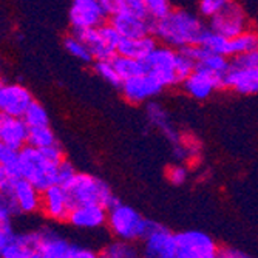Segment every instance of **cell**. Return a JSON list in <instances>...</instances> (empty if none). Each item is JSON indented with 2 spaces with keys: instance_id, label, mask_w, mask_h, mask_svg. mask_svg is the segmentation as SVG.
<instances>
[{
  "instance_id": "6da1fadb",
  "label": "cell",
  "mask_w": 258,
  "mask_h": 258,
  "mask_svg": "<svg viewBox=\"0 0 258 258\" xmlns=\"http://www.w3.org/2000/svg\"><path fill=\"white\" fill-rule=\"evenodd\" d=\"M206 30L201 17L185 10H172L167 16L153 22V36L156 40L175 50L200 45Z\"/></svg>"
},
{
  "instance_id": "7a4b0ae2",
  "label": "cell",
  "mask_w": 258,
  "mask_h": 258,
  "mask_svg": "<svg viewBox=\"0 0 258 258\" xmlns=\"http://www.w3.org/2000/svg\"><path fill=\"white\" fill-rule=\"evenodd\" d=\"M63 158V150L59 144L45 149L27 144L19 150L20 176L43 192L53 184H57V167Z\"/></svg>"
},
{
  "instance_id": "3957f363",
  "label": "cell",
  "mask_w": 258,
  "mask_h": 258,
  "mask_svg": "<svg viewBox=\"0 0 258 258\" xmlns=\"http://www.w3.org/2000/svg\"><path fill=\"white\" fill-rule=\"evenodd\" d=\"M65 189L73 203V207L81 204H102L108 209L118 201L111 187L104 179L90 173L78 172L72 181L65 184Z\"/></svg>"
},
{
  "instance_id": "277c9868",
  "label": "cell",
  "mask_w": 258,
  "mask_h": 258,
  "mask_svg": "<svg viewBox=\"0 0 258 258\" xmlns=\"http://www.w3.org/2000/svg\"><path fill=\"white\" fill-rule=\"evenodd\" d=\"M107 226L116 238L127 241H141L149 226V220L130 206L116 201L108 207Z\"/></svg>"
},
{
  "instance_id": "5b68a950",
  "label": "cell",
  "mask_w": 258,
  "mask_h": 258,
  "mask_svg": "<svg viewBox=\"0 0 258 258\" xmlns=\"http://www.w3.org/2000/svg\"><path fill=\"white\" fill-rule=\"evenodd\" d=\"M39 258H95L99 253L87 246L68 241L51 229H40Z\"/></svg>"
},
{
  "instance_id": "8992f818",
  "label": "cell",
  "mask_w": 258,
  "mask_h": 258,
  "mask_svg": "<svg viewBox=\"0 0 258 258\" xmlns=\"http://www.w3.org/2000/svg\"><path fill=\"white\" fill-rule=\"evenodd\" d=\"M176 53L178 50L161 43L143 60L146 73L153 75L166 88L179 84L176 76Z\"/></svg>"
},
{
  "instance_id": "52a82bcc",
  "label": "cell",
  "mask_w": 258,
  "mask_h": 258,
  "mask_svg": "<svg viewBox=\"0 0 258 258\" xmlns=\"http://www.w3.org/2000/svg\"><path fill=\"white\" fill-rule=\"evenodd\" d=\"M176 258H215L220 247L217 241L206 232L184 230L175 233Z\"/></svg>"
},
{
  "instance_id": "ba28073f",
  "label": "cell",
  "mask_w": 258,
  "mask_h": 258,
  "mask_svg": "<svg viewBox=\"0 0 258 258\" xmlns=\"http://www.w3.org/2000/svg\"><path fill=\"white\" fill-rule=\"evenodd\" d=\"M143 255L149 258H176V238L166 226L149 220L143 237Z\"/></svg>"
},
{
  "instance_id": "9c48e42d",
  "label": "cell",
  "mask_w": 258,
  "mask_h": 258,
  "mask_svg": "<svg viewBox=\"0 0 258 258\" xmlns=\"http://www.w3.org/2000/svg\"><path fill=\"white\" fill-rule=\"evenodd\" d=\"M209 28L226 37H235L247 30V16L241 5L230 2L209 19Z\"/></svg>"
},
{
  "instance_id": "30bf717a",
  "label": "cell",
  "mask_w": 258,
  "mask_h": 258,
  "mask_svg": "<svg viewBox=\"0 0 258 258\" xmlns=\"http://www.w3.org/2000/svg\"><path fill=\"white\" fill-rule=\"evenodd\" d=\"M166 88L153 75L150 73H141L133 78L124 79L121 85V93L130 104H143L155 96Z\"/></svg>"
},
{
  "instance_id": "8fae6325",
  "label": "cell",
  "mask_w": 258,
  "mask_h": 258,
  "mask_svg": "<svg viewBox=\"0 0 258 258\" xmlns=\"http://www.w3.org/2000/svg\"><path fill=\"white\" fill-rule=\"evenodd\" d=\"M107 17L108 16L99 0H73L68 16L73 30L101 27L105 23Z\"/></svg>"
},
{
  "instance_id": "7c38bea8",
  "label": "cell",
  "mask_w": 258,
  "mask_h": 258,
  "mask_svg": "<svg viewBox=\"0 0 258 258\" xmlns=\"http://www.w3.org/2000/svg\"><path fill=\"white\" fill-rule=\"evenodd\" d=\"M34 98L31 91L22 84L10 82L4 84L0 88V111L14 116V118H23L28 107L33 104Z\"/></svg>"
},
{
  "instance_id": "4fadbf2b",
  "label": "cell",
  "mask_w": 258,
  "mask_h": 258,
  "mask_svg": "<svg viewBox=\"0 0 258 258\" xmlns=\"http://www.w3.org/2000/svg\"><path fill=\"white\" fill-rule=\"evenodd\" d=\"M73 203L62 184H53L42 192V207L40 210L53 221H68Z\"/></svg>"
},
{
  "instance_id": "5bb4252c",
  "label": "cell",
  "mask_w": 258,
  "mask_h": 258,
  "mask_svg": "<svg viewBox=\"0 0 258 258\" xmlns=\"http://www.w3.org/2000/svg\"><path fill=\"white\" fill-rule=\"evenodd\" d=\"M223 88L244 96L258 95V67H235L230 63L223 76Z\"/></svg>"
},
{
  "instance_id": "9a60e30c",
  "label": "cell",
  "mask_w": 258,
  "mask_h": 258,
  "mask_svg": "<svg viewBox=\"0 0 258 258\" xmlns=\"http://www.w3.org/2000/svg\"><path fill=\"white\" fill-rule=\"evenodd\" d=\"M181 87L184 93H187L190 98L197 101H204L212 96L215 90L223 88V76L212 75L197 67L195 72L181 82Z\"/></svg>"
},
{
  "instance_id": "2e32d148",
  "label": "cell",
  "mask_w": 258,
  "mask_h": 258,
  "mask_svg": "<svg viewBox=\"0 0 258 258\" xmlns=\"http://www.w3.org/2000/svg\"><path fill=\"white\" fill-rule=\"evenodd\" d=\"M110 23L122 37L136 39L153 34V20L130 11H119L110 16Z\"/></svg>"
},
{
  "instance_id": "e0dca14e",
  "label": "cell",
  "mask_w": 258,
  "mask_h": 258,
  "mask_svg": "<svg viewBox=\"0 0 258 258\" xmlns=\"http://www.w3.org/2000/svg\"><path fill=\"white\" fill-rule=\"evenodd\" d=\"M108 209L102 204H81L72 209L68 223L78 229H99L107 224Z\"/></svg>"
},
{
  "instance_id": "ac0fdd59",
  "label": "cell",
  "mask_w": 258,
  "mask_h": 258,
  "mask_svg": "<svg viewBox=\"0 0 258 258\" xmlns=\"http://www.w3.org/2000/svg\"><path fill=\"white\" fill-rule=\"evenodd\" d=\"M13 195L19 214L31 215L39 212L42 207V190L22 176L14 184Z\"/></svg>"
},
{
  "instance_id": "d6986e66",
  "label": "cell",
  "mask_w": 258,
  "mask_h": 258,
  "mask_svg": "<svg viewBox=\"0 0 258 258\" xmlns=\"http://www.w3.org/2000/svg\"><path fill=\"white\" fill-rule=\"evenodd\" d=\"M39 230L16 233L14 238L2 250V258H39Z\"/></svg>"
},
{
  "instance_id": "ffe728a7",
  "label": "cell",
  "mask_w": 258,
  "mask_h": 258,
  "mask_svg": "<svg viewBox=\"0 0 258 258\" xmlns=\"http://www.w3.org/2000/svg\"><path fill=\"white\" fill-rule=\"evenodd\" d=\"M73 33L88 46L91 56L95 60H110L116 56V48L105 40L101 33V28H84V30H73Z\"/></svg>"
},
{
  "instance_id": "44dd1931",
  "label": "cell",
  "mask_w": 258,
  "mask_h": 258,
  "mask_svg": "<svg viewBox=\"0 0 258 258\" xmlns=\"http://www.w3.org/2000/svg\"><path fill=\"white\" fill-rule=\"evenodd\" d=\"M28 130L30 127L23 118H14L7 114L0 127V141L16 150H20L28 144Z\"/></svg>"
},
{
  "instance_id": "7402d4cb",
  "label": "cell",
  "mask_w": 258,
  "mask_h": 258,
  "mask_svg": "<svg viewBox=\"0 0 258 258\" xmlns=\"http://www.w3.org/2000/svg\"><path fill=\"white\" fill-rule=\"evenodd\" d=\"M147 118L150 121V124L153 127H156L164 136L167 138V141L170 144H178L181 141V135L179 132L173 127L167 110L164 108L161 104L155 102V101H149L147 102Z\"/></svg>"
},
{
  "instance_id": "603a6c76",
  "label": "cell",
  "mask_w": 258,
  "mask_h": 258,
  "mask_svg": "<svg viewBox=\"0 0 258 258\" xmlns=\"http://www.w3.org/2000/svg\"><path fill=\"white\" fill-rule=\"evenodd\" d=\"M156 45H158V42L153 34L136 37V39L122 37L118 43V48H116V54H122V56L133 57V59L144 60L155 50Z\"/></svg>"
},
{
  "instance_id": "cb8c5ba5",
  "label": "cell",
  "mask_w": 258,
  "mask_h": 258,
  "mask_svg": "<svg viewBox=\"0 0 258 258\" xmlns=\"http://www.w3.org/2000/svg\"><path fill=\"white\" fill-rule=\"evenodd\" d=\"M197 67L206 70V72L212 73V75L224 76V73L227 72V68L230 67V60H229L227 56L207 51L206 48H203L201 54L198 57V65Z\"/></svg>"
},
{
  "instance_id": "d4e9b609",
  "label": "cell",
  "mask_w": 258,
  "mask_h": 258,
  "mask_svg": "<svg viewBox=\"0 0 258 258\" xmlns=\"http://www.w3.org/2000/svg\"><path fill=\"white\" fill-rule=\"evenodd\" d=\"M200 45L207 51L218 53V54L230 57V37H226L217 31H212L210 28L206 30Z\"/></svg>"
},
{
  "instance_id": "484cf974",
  "label": "cell",
  "mask_w": 258,
  "mask_h": 258,
  "mask_svg": "<svg viewBox=\"0 0 258 258\" xmlns=\"http://www.w3.org/2000/svg\"><path fill=\"white\" fill-rule=\"evenodd\" d=\"M99 255L104 256V258H135V256L139 255V250L133 244V241L116 238L114 241L108 243L99 252Z\"/></svg>"
},
{
  "instance_id": "4316f807",
  "label": "cell",
  "mask_w": 258,
  "mask_h": 258,
  "mask_svg": "<svg viewBox=\"0 0 258 258\" xmlns=\"http://www.w3.org/2000/svg\"><path fill=\"white\" fill-rule=\"evenodd\" d=\"M249 51H258V33L246 30L235 37H230V57Z\"/></svg>"
},
{
  "instance_id": "83f0119b",
  "label": "cell",
  "mask_w": 258,
  "mask_h": 258,
  "mask_svg": "<svg viewBox=\"0 0 258 258\" xmlns=\"http://www.w3.org/2000/svg\"><path fill=\"white\" fill-rule=\"evenodd\" d=\"M116 72L119 73V76L124 79H128V78H133L136 75H141V73H146L144 70V62L139 60V59H133V57H128V56H122V54H116L113 59H111Z\"/></svg>"
},
{
  "instance_id": "f1b7e54d",
  "label": "cell",
  "mask_w": 258,
  "mask_h": 258,
  "mask_svg": "<svg viewBox=\"0 0 258 258\" xmlns=\"http://www.w3.org/2000/svg\"><path fill=\"white\" fill-rule=\"evenodd\" d=\"M28 144L37 149H45L59 143L50 125H37V127H30L28 130Z\"/></svg>"
},
{
  "instance_id": "f546056e",
  "label": "cell",
  "mask_w": 258,
  "mask_h": 258,
  "mask_svg": "<svg viewBox=\"0 0 258 258\" xmlns=\"http://www.w3.org/2000/svg\"><path fill=\"white\" fill-rule=\"evenodd\" d=\"M63 48L65 51L70 54V56H73L75 59L81 60V62H91V60H95L91 56V51L88 50V46L73 33V34H70L65 37L63 40Z\"/></svg>"
},
{
  "instance_id": "4dcf8cb0",
  "label": "cell",
  "mask_w": 258,
  "mask_h": 258,
  "mask_svg": "<svg viewBox=\"0 0 258 258\" xmlns=\"http://www.w3.org/2000/svg\"><path fill=\"white\" fill-rule=\"evenodd\" d=\"M23 121L28 124V127L50 125V114L40 102L33 101V104L28 107L27 113L23 114Z\"/></svg>"
},
{
  "instance_id": "1f68e13d",
  "label": "cell",
  "mask_w": 258,
  "mask_h": 258,
  "mask_svg": "<svg viewBox=\"0 0 258 258\" xmlns=\"http://www.w3.org/2000/svg\"><path fill=\"white\" fill-rule=\"evenodd\" d=\"M95 72L98 73V76H101L107 84L121 88L122 85V78L119 76V73L116 72V68L110 60H95Z\"/></svg>"
},
{
  "instance_id": "d6a6232c",
  "label": "cell",
  "mask_w": 258,
  "mask_h": 258,
  "mask_svg": "<svg viewBox=\"0 0 258 258\" xmlns=\"http://www.w3.org/2000/svg\"><path fill=\"white\" fill-rule=\"evenodd\" d=\"M13 217L8 210L0 207V253L8 246V243L14 238L16 232L13 226Z\"/></svg>"
},
{
  "instance_id": "836d02e7",
  "label": "cell",
  "mask_w": 258,
  "mask_h": 258,
  "mask_svg": "<svg viewBox=\"0 0 258 258\" xmlns=\"http://www.w3.org/2000/svg\"><path fill=\"white\" fill-rule=\"evenodd\" d=\"M195 70H197V60L192 59L189 54H185L181 50H178V53H176V76H178L179 84L187 76H190Z\"/></svg>"
},
{
  "instance_id": "e575fe53",
  "label": "cell",
  "mask_w": 258,
  "mask_h": 258,
  "mask_svg": "<svg viewBox=\"0 0 258 258\" xmlns=\"http://www.w3.org/2000/svg\"><path fill=\"white\" fill-rule=\"evenodd\" d=\"M144 4L147 10V16L153 22L162 19L164 16H167L172 11L170 0H144Z\"/></svg>"
},
{
  "instance_id": "d590c367",
  "label": "cell",
  "mask_w": 258,
  "mask_h": 258,
  "mask_svg": "<svg viewBox=\"0 0 258 258\" xmlns=\"http://www.w3.org/2000/svg\"><path fill=\"white\" fill-rule=\"evenodd\" d=\"M0 167H7L19 172V150L7 146L2 141H0Z\"/></svg>"
},
{
  "instance_id": "8d00e7d4",
  "label": "cell",
  "mask_w": 258,
  "mask_h": 258,
  "mask_svg": "<svg viewBox=\"0 0 258 258\" xmlns=\"http://www.w3.org/2000/svg\"><path fill=\"white\" fill-rule=\"evenodd\" d=\"M229 2H230V0H200V2H198L200 16H203L206 19H210L217 13H220Z\"/></svg>"
},
{
  "instance_id": "74e56055",
  "label": "cell",
  "mask_w": 258,
  "mask_h": 258,
  "mask_svg": "<svg viewBox=\"0 0 258 258\" xmlns=\"http://www.w3.org/2000/svg\"><path fill=\"white\" fill-rule=\"evenodd\" d=\"M76 173H78V170L73 166V162H70L68 159L63 158L57 167V184H62V185L68 184Z\"/></svg>"
},
{
  "instance_id": "f35d334b",
  "label": "cell",
  "mask_w": 258,
  "mask_h": 258,
  "mask_svg": "<svg viewBox=\"0 0 258 258\" xmlns=\"http://www.w3.org/2000/svg\"><path fill=\"white\" fill-rule=\"evenodd\" d=\"M187 178H189V170L182 164H173V166L167 169V179L175 185L184 184Z\"/></svg>"
},
{
  "instance_id": "ab89813d",
  "label": "cell",
  "mask_w": 258,
  "mask_h": 258,
  "mask_svg": "<svg viewBox=\"0 0 258 258\" xmlns=\"http://www.w3.org/2000/svg\"><path fill=\"white\" fill-rule=\"evenodd\" d=\"M230 63L235 67H258V51H249L233 56Z\"/></svg>"
},
{
  "instance_id": "60d3db41",
  "label": "cell",
  "mask_w": 258,
  "mask_h": 258,
  "mask_svg": "<svg viewBox=\"0 0 258 258\" xmlns=\"http://www.w3.org/2000/svg\"><path fill=\"white\" fill-rule=\"evenodd\" d=\"M218 256H223V258H246L249 255L246 252H243L241 249H237V247H220Z\"/></svg>"
}]
</instances>
